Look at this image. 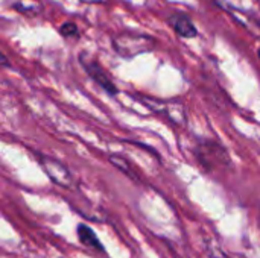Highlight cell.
I'll list each match as a JSON object with an SVG mask.
<instances>
[{"label": "cell", "instance_id": "6da1fadb", "mask_svg": "<svg viewBox=\"0 0 260 258\" xmlns=\"http://www.w3.org/2000/svg\"><path fill=\"white\" fill-rule=\"evenodd\" d=\"M155 44L157 43L152 36L134 32H122L113 40L114 50L123 58H134L140 53L151 52L154 50Z\"/></svg>", "mask_w": 260, "mask_h": 258}, {"label": "cell", "instance_id": "7a4b0ae2", "mask_svg": "<svg viewBox=\"0 0 260 258\" xmlns=\"http://www.w3.org/2000/svg\"><path fill=\"white\" fill-rule=\"evenodd\" d=\"M40 166L43 167L44 173L49 176V179L62 187V189H72L73 186V176L70 173V170L66 167V164H62L61 161H58L56 158L43 155V154H37Z\"/></svg>", "mask_w": 260, "mask_h": 258}, {"label": "cell", "instance_id": "3957f363", "mask_svg": "<svg viewBox=\"0 0 260 258\" xmlns=\"http://www.w3.org/2000/svg\"><path fill=\"white\" fill-rule=\"evenodd\" d=\"M79 62L82 65V68L88 73V76L102 88L105 90L108 94H117V88L114 85V82L108 78V75L105 73V70L99 65V62L96 59H93L90 55L87 53H81L79 55Z\"/></svg>", "mask_w": 260, "mask_h": 258}, {"label": "cell", "instance_id": "277c9868", "mask_svg": "<svg viewBox=\"0 0 260 258\" xmlns=\"http://www.w3.org/2000/svg\"><path fill=\"white\" fill-rule=\"evenodd\" d=\"M221 154H225V151L216 144V143H206L204 146L198 148L197 149V158L198 161L201 163V166L206 169V170H213L216 166H221V163H230L229 161V157L227 155H222Z\"/></svg>", "mask_w": 260, "mask_h": 258}, {"label": "cell", "instance_id": "5b68a950", "mask_svg": "<svg viewBox=\"0 0 260 258\" xmlns=\"http://www.w3.org/2000/svg\"><path fill=\"white\" fill-rule=\"evenodd\" d=\"M76 237H78V242L84 248H88V249H91L94 252H99V254H105L107 252L104 243L101 242V239L98 237L94 230L91 227H88L87 224H78V227H76Z\"/></svg>", "mask_w": 260, "mask_h": 258}, {"label": "cell", "instance_id": "8992f818", "mask_svg": "<svg viewBox=\"0 0 260 258\" xmlns=\"http://www.w3.org/2000/svg\"><path fill=\"white\" fill-rule=\"evenodd\" d=\"M171 24L174 30L181 36V38H195L198 35L197 26L193 21L186 15V14H175L171 17Z\"/></svg>", "mask_w": 260, "mask_h": 258}, {"label": "cell", "instance_id": "52a82bcc", "mask_svg": "<svg viewBox=\"0 0 260 258\" xmlns=\"http://www.w3.org/2000/svg\"><path fill=\"white\" fill-rule=\"evenodd\" d=\"M160 113L166 114L175 125H186V120H187V117H186V109H184V106H183L181 103H178V102H169V103H166L165 108H163Z\"/></svg>", "mask_w": 260, "mask_h": 258}, {"label": "cell", "instance_id": "ba28073f", "mask_svg": "<svg viewBox=\"0 0 260 258\" xmlns=\"http://www.w3.org/2000/svg\"><path fill=\"white\" fill-rule=\"evenodd\" d=\"M110 163L114 166V167H117L120 172H123L126 176H129L131 179H134V181H139V176H137V173L133 170V167H131V164L128 163V160L125 158V157H122V155H110Z\"/></svg>", "mask_w": 260, "mask_h": 258}, {"label": "cell", "instance_id": "9c48e42d", "mask_svg": "<svg viewBox=\"0 0 260 258\" xmlns=\"http://www.w3.org/2000/svg\"><path fill=\"white\" fill-rule=\"evenodd\" d=\"M59 33L66 38H70V36H76L78 35V26L72 21H67L64 24L59 26Z\"/></svg>", "mask_w": 260, "mask_h": 258}, {"label": "cell", "instance_id": "30bf717a", "mask_svg": "<svg viewBox=\"0 0 260 258\" xmlns=\"http://www.w3.org/2000/svg\"><path fill=\"white\" fill-rule=\"evenodd\" d=\"M84 3H105L107 0H81Z\"/></svg>", "mask_w": 260, "mask_h": 258}, {"label": "cell", "instance_id": "8fae6325", "mask_svg": "<svg viewBox=\"0 0 260 258\" xmlns=\"http://www.w3.org/2000/svg\"><path fill=\"white\" fill-rule=\"evenodd\" d=\"M257 55H259V59H260V50H259V53H257Z\"/></svg>", "mask_w": 260, "mask_h": 258}, {"label": "cell", "instance_id": "7c38bea8", "mask_svg": "<svg viewBox=\"0 0 260 258\" xmlns=\"http://www.w3.org/2000/svg\"><path fill=\"white\" fill-rule=\"evenodd\" d=\"M58 258H66V257H58Z\"/></svg>", "mask_w": 260, "mask_h": 258}]
</instances>
